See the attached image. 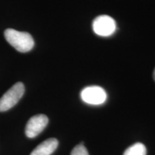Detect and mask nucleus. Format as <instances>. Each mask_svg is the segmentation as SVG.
I'll return each mask as SVG.
<instances>
[{
	"label": "nucleus",
	"mask_w": 155,
	"mask_h": 155,
	"mask_svg": "<svg viewBox=\"0 0 155 155\" xmlns=\"http://www.w3.org/2000/svg\"><path fill=\"white\" fill-rule=\"evenodd\" d=\"M58 146V141L55 138H50L39 144L31 152L30 155H50L55 152Z\"/></svg>",
	"instance_id": "423d86ee"
},
{
	"label": "nucleus",
	"mask_w": 155,
	"mask_h": 155,
	"mask_svg": "<svg viewBox=\"0 0 155 155\" xmlns=\"http://www.w3.org/2000/svg\"><path fill=\"white\" fill-rule=\"evenodd\" d=\"M81 99L86 104L91 105H101L107 98V94L101 87L94 86L83 89L81 94Z\"/></svg>",
	"instance_id": "20e7f679"
},
{
	"label": "nucleus",
	"mask_w": 155,
	"mask_h": 155,
	"mask_svg": "<svg viewBox=\"0 0 155 155\" xmlns=\"http://www.w3.org/2000/svg\"><path fill=\"white\" fill-rule=\"evenodd\" d=\"M24 94V84L21 82L15 83L0 98V112L7 111L14 107Z\"/></svg>",
	"instance_id": "f03ea898"
},
{
	"label": "nucleus",
	"mask_w": 155,
	"mask_h": 155,
	"mask_svg": "<svg viewBox=\"0 0 155 155\" xmlns=\"http://www.w3.org/2000/svg\"><path fill=\"white\" fill-rule=\"evenodd\" d=\"M124 155H147V149L141 143H136L127 148Z\"/></svg>",
	"instance_id": "0eeeda50"
},
{
	"label": "nucleus",
	"mask_w": 155,
	"mask_h": 155,
	"mask_svg": "<svg viewBox=\"0 0 155 155\" xmlns=\"http://www.w3.org/2000/svg\"><path fill=\"white\" fill-rule=\"evenodd\" d=\"M5 38L12 47L20 53L30 51L34 47V40L28 32L7 29L5 31Z\"/></svg>",
	"instance_id": "f257e3e1"
},
{
	"label": "nucleus",
	"mask_w": 155,
	"mask_h": 155,
	"mask_svg": "<svg viewBox=\"0 0 155 155\" xmlns=\"http://www.w3.org/2000/svg\"><path fill=\"white\" fill-rule=\"evenodd\" d=\"M153 78H154V80L155 81V69L154 71V73H153Z\"/></svg>",
	"instance_id": "1a4fd4ad"
},
{
	"label": "nucleus",
	"mask_w": 155,
	"mask_h": 155,
	"mask_svg": "<svg viewBox=\"0 0 155 155\" xmlns=\"http://www.w3.org/2000/svg\"><path fill=\"white\" fill-rule=\"evenodd\" d=\"M71 155H89L86 148L83 144L77 145L74 147Z\"/></svg>",
	"instance_id": "6e6552de"
},
{
	"label": "nucleus",
	"mask_w": 155,
	"mask_h": 155,
	"mask_svg": "<svg viewBox=\"0 0 155 155\" xmlns=\"http://www.w3.org/2000/svg\"><path fill=\"white\" fill-rule=\"evenodd\" d=\"M93 30L98 35L110 36L116 30V22L112 17L108 15H100L93 22Z\"/></svg>",
	"instance_id": "7ed1b4c3"
},
{
	"label": "nucleus",
	"mask_w": 155,
	"mask_h": 155,
	"mask_svg": "<svg viewBox=\"0 0 155 155\" xmlns=\"http://www.w3.org/2000/svg\"><path fill=\"white\" fill-rule=\"evenodd\" d=\"M48 124V118L44 114H38L31 117L25 127V134L29 138H35L38 136Z\"/></svg>",
	"instance_id": "39448f33"
}]
</instances>
